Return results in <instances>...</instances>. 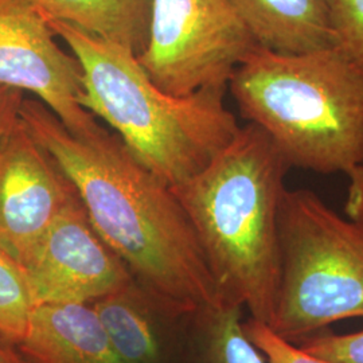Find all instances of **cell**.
Returning <instances> with one entry per match:
<instances>
[{
  "mask_svg": "<svg viewBox=\"0 0 363 363\" xmlns=\"http://www.w3.org/2000/svg\"><path fill=\"white\" fill-rule=\"evenodd\" d=\"M46 21H60L91 37L143 52L152 0H31Z\"/></svg>",
  "mask_w": 363,
  "mask_h": 363,
  "instance_id": "obj_13",
  "label": "cell"
},
{
  "mask_svg": "<svg viewBox=\"0 0 363 363\" xmlns=\"http://www.w3.org/2000/svg\"><path fill=\"white\" fill-rule=\"evenodd\" d=\"M291 169L272 139L249 123L205 169L171 187L222 301L267 325L280 281L279 217Z\"/></svg>",
  "mask_w": 363,
  "mask_h": 363,
  "instance_id": "obj_2",
  "label": "cell"
},
{
  "mask_svg": "<svg viewBox=\"0 0 363 363\" xmlns=\"http://www.w3.org/2000/svg\"><path fill=\"white\" fill-rule=\"evenodd\" d=\"M76 195L65 174L21 120L0 147V249L23 265Z\"/></svg>",
  "mask_w": 363,
  "mask_h": 363,
  "instance_id": "obj_9",
  "label": "cell"
},
{
  "mask_svg": "<svg viewBox=\"0 0 363 363\" xmlns=\"http://www.w3.org/2000/svg\"><path fill=\"white\" fill-rule=\"evenodd\" d=\"M349 178L345 211L350 220L363 226V164L346 174Z\"/></svg>",
  "mask_w": 363,
  "mask_h": 363,
  "instance_id": "obj_20",
  "label": "cell"
},
{
  "mask_svg": "<svg viewBox=\"0 0 363 363\" xmlns=\"http://www.w3.org/2000/svg\"><path fill=\"white\" fill-rule=\"evenodd\" d=\"M255 42L269 50L304 52L333 46L328 0H232Z\"/></svg>",
  "mask_w": 363,
  "mask_h": 363,
  "instance_id": "obj_12",
  "label": "cell"
},
{
  "mask_svg": "<svg viewBox=\"0 0 363 363\" xmlns=\"http://www.w3.org/2000/svg\"><path fill=\"white\" fill-rule=\"evenodd\" d=\"M303 350L337 363H363V328L350 334L318 333L300 340Z\"/></svg>",
  "mask_w": 363,
  "mask_h": 363,
  "instance_id": "obj_18",
  "label": "cell"
},
{
  "mask_svg": "<svg viewBox=\"0 0 363 363\" xmlns=\"http://www.w3.org/2000/svg\"><path fill=\"white\" fill-rule=\"evenodd\" d=\"M228 89L291 167L347 174L362 166L363 76L334 46L280 52L256 45Z\"/></svg>",
  "mask_w": 363,
  "mask_h": 363,
  "instance_id": "obj_4",
  "label": "cell"
},
{
  "mask_svg": "<svg viewBox=\"0 0 363 363\" xmlns=\"http://www.w3.org/2000/svg\"><path fill=\"white\" fill-rule=\"evenodd\" d=\"M31 0H0V88L34 94L66 130L81 138L101 132L81 104L82 72Z\"/></svg>",
  "mask_w": 363,
  "mask_h": 363,
  "instance_id": "obj_7",
  "label": "cell"
},
{
  "mask_svg": "<svg viewBox=\"0 0 363 363\" xmlns=\"http://www.w3.org/2000/svg\"><path fill=\"white\" fill-rule=\"evenodd\" d=\"M242 310L220 301L190 319L199 363H267L244 330Z\"/></svg>",
  "mask_w": 363,
  "mask_h": 363,
  "instance_id": "obj_14",
  "label": "cell"
},
{
  "mask_svg": "<svg viewBox=\"0 0 363 363\" xmlns=\"http://www.w3.org/2000/svg\"><path fill=\"white\" fill-rule=\"evenodd\" d=\"M25 268L0 249V342L13 346L26 335L37 307Z\"/></svg>",
  "mask_w": 363,
  "mask_h": 363,
  "instance_id": "obj_15",
  "label": "cell"
},
{
  "mask_svg": "<svg viewBox=\"0 0 363 363\" xmlns=\"http://www.w3.org/2000/svg\"><path fill=\"white\" fill-rule=\"evenodd\" d=\"M21 118L76 189L96 232L171 313L193 318L222 298L194 229L169 184L116 133L81 138L37 99Z\"/></svg>",
  "mask_w": 363,
  "mask_h": 363,
  "instance_id": "obj_1",
  "label": "cell"
},
{
  "mask_svg": "<svg viewBox=\"0 0 363 363\" xmlns=\"http://www.w3.org/2000/svg\"><path fill=\"white\" fill-rule=\"evenodd\" d=\"M26 94L0 88V147L21 123V108Z\"/></svg>",
  "mask_w": 363,
  "mask_h": 363,
  "instance_id": "obj_19",
  "label": "cell"
},
{
  "mask_svg": "<svg viewBox=\"0 0 363 363\" xmlns=\"http://www.w3.org/2000/svg\"><path fill=\"white\" fill-rule=\"evenodd\" d=\"M46 22L81 66L82 106L169 187L205 169L241 128L225 104L228 86L172 96L156 86L135 52L64 22Z\"/></svg>",
  "mask_w": 363,
  "mask_h": 363,
  "instance_id": "obj_3",
  "label": "cell"
},
{
  "mask_svg": "<svg viewBox=\"0 0 363 363\" xmlns=\"http://www.w3.org/2000/svg\"><path fill=\"white\" fill-rule=\"evenodd\" d=\"M256 45L232 0H152L148 39L138 61L157 88L189 96L228 86Z\"/></svg>",
  "mask_w": 363,
  "mask_h": 363,
  "instance_id": "obj_6",
  "label": "cell"
},
{
  "mask_svg": "<svg viewBox=\"0 0 363 363\" xmlns=\"http://www.w3.org/2000/svg\"><path fill=\"white\" fill-rule=\"evenodd\" d=\"M333 46L363 76V0H328Z\"/></svg>",
  "mask_w": 363,
  "mask_h": 363,
  "instance_id": "obj_16",
  "label": "cell"
},
{
  "mask_svg": "<svg viewBox=\"0 0 363 363\" xmlns=\"http://www.w3.org/2000/svg\"><path fill=\"white\" fill-rule=\"evenodd\" d=\"M22 267L38 306L91 304L135 280L93 228L78 194L52 220Z\"/></svg>",
  "mask_w": 363,
  "mask_h": 363,
  "instance_id": "obj_8",
  "label": "cell"
},
{
  "mask_svg": "<svg viewBox=\"0 0 363 363\" xmlns=\"http://www.w3.org/2000/svg\"><path fill=\"white\" fill-rule=\"evenodd\" d=\"M21 363H124L91 304H39L26 335L10 346Z\"/></svg>",
  "mask_w": 363,
  "mask_h": 363,
  "instance_id": "obj_11",
  "label": "cell"
},
{
  "mask_svg": "<svg viewBox=\"0 0 363 363\" xmlns=\"http://www.w3.org/2000/svg\"><path fill=\"white\" fill-rule=\"evenodd\" d=\"M0 363H21L13 349L0 342Z\"/></svg>",
  "mask_w": 363,
  "mask_h": 363,
  "instance_id": "obj_21",
  "label": "cell"
},
{
  "mask_svg": "<svg viewBox=\"0 0 363 363\" xmlns=\"http://www.w3.org/2000/svg\"><path fill=\"white\" fill-rule=\"evenodd\" d=\"M244 330L267 363H337L303 350L295 342L279 335L271 325L256 319L249 318L244 322Z\"/></svg>",
  "mask_w": 363,
  "mask_h": 363,
  "instance_id": "obj_17",
  "label": "cell"
},
{
  "mask_svg": "<svg viewBox=\"0 0 363 363\" xmlns=\"http://www.w3.org/2000/svg\"><path fill=\"white\" fill-rule=\"evenodd\" d=\"M91 304L123 362H171L177 325L186 318L171 313L136 280Z\"/></svg>",
  "mask_w": 363,
  "mask_h": 363,
  "instance_id": "obj_10",
  "label": "cell"
},
{
  "mask_svg": "<svg viewBox=\"0 0 363 363\" xmlns=\"http://www.w3.org/2000/svg\"><path fill=\"white\" fill-rule=\"evenodd\" d=\"M280 281L271 327L300 342L337 322L363 318V226L307 189L283 195Z\"/></svg>",
  "mask_w": 363,
  "mask_h": 363,
  "instance_id": "obj_5",
  "label": "cell"
}]
</instances>
